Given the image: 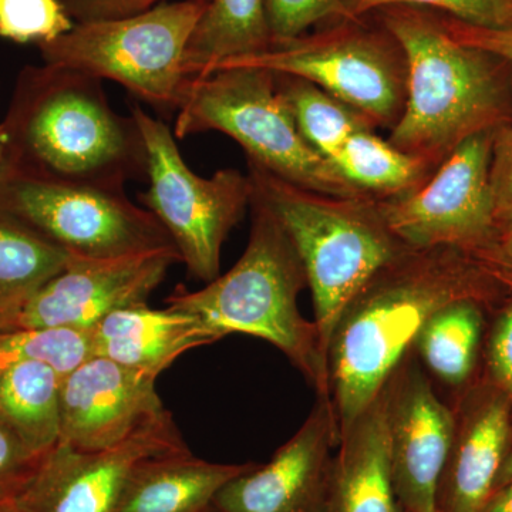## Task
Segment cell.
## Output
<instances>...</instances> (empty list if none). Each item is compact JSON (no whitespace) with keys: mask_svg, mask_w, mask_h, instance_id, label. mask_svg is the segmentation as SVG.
I'll list each match as a JSON object with an SVG mask.
<instances>
[{"mask_svg":"<svg viewBox=\"0 0 512 512\" xmlns=\"http://www.w3.org/2000/svg\"><path fill=\"white\" fill-rule=\"evenodd\" d=\"M503 292L457 249L407 248L382 266L348 303L329 340V392L339 439L412 352L434 312L466 298L491 308Z\"/></svg>","mask_w":512,"mask_h":512,"instance_id":"obj_1","label":"cell"},{"mask_svg":"<svg viewBox=\"0 0 512 512\" xmlns=\"http://www.w3.org/2000/svg\"><path fill=\"white\" fill-rule=\"evenodd\" d=\"M0 126V171L114 191L146 174L136 121L111 109L101 80L87 74L45 63L25 67Z\"/></svg>","mask_w":512,"mask_h":512,"instance_id":"obj_2","label":"cell"},{"mask_svg":"<svg viewBox=\"0 0 512 512\" xmlns=\"http://www.w3.org/2000/svg\"><path fill=\"white\" fill-rule=\"evenodd\" d=\"M383 25L407 66L406 104L389 141L433 170L460 144L512 123L503 60L461 45L443 20L414 8H384Z\"/></svg>","mask_w":512,"mask_h":512,"instance_id":"obj_3","label":"cell"},{"mask_svg":"<svg viewBox=\"0 0 512 512\" xmlns=\"http://www.w3.org/2000/svg\"><path fill=\"white\" fill-rule=\"evenodd\" d=\"M252 227L244 254L227 274L200 291L178 285L167 308L195 316L220 338L244 333L281 350L316 394H328V357L315 322L303 318L298 299L308 286L298 252L274 215L251 198Z\"/></svg>","mask_w":512,"mask_h":512,"instance_id":"obj_4","label":"cell"},{"mask_svg":"<svg viewBox=\"0 0 512 512\" xmlns=\"http://www.w3.org/2000/svg\"><path fill=\"white\" fill-rule=\"evenodd\" d=\"M252 197L268 208L298 252L311 288L320 345L328 357L336 322L357 292L402 254L376 198H343L288 183L248 161Z\"/></svg>","mask_w":512,"mask_h":512,"instance_id":"obj_5","label":"cell"},{"mask_svg":"<svg viewBox=\"0 0 512 512\" xmlns=\"http://www.w3.org/2000/svg\"><path fill=\"white\" fill-rule=\"evenodd\" d=\"M227 134L248 161L288 183L343 198H372L349 184L299 133L275 73L231 67L191 79L175 119V138Z\"/></svg>","mask_w":512,"mask_h":512,"instance_id":"obj_6","label":"cell"},{"mask_svg":"<svg viewBox=\"0 0 512 512\" xmlns=\"http://www.w3.org/2000/svg\"><path fill=\"white\" fill-rule=\"evenodd\" d=\"M205 8V0L164 2L128 18L77 23L37 47L49 66L111 80L153 109L177 111L191 80L185 49Z\"/></svg>","mask_w":512,"mask_h":512,"instance_id":"obj_7","label":"cell"},{"mask_svg":"<svg viewBox=\"0 0 512 512\" xmlns=\"http://www.w3.org/2000/svg\"><path fill=\"white\" fill-rule=\"evenodd\" d=\"M130 116L146 148L150 187L141 195L144 208L167 229L188 274L208 284L220 276L222 245L251 205V180L235 168L200 177L185 163L164 121L137 103Z\"/></svg>","mask_w":512,"mask_h":512,"instance_id":"obj_8","label":"cell"},{"mask_svg":"<svg viewBox=\"0 0 512 512\" xmlns=\"http://www.w3.org/2000/svg\"><path fill=\"white\" fill-rule=\"evenodd\" d=\"M356 23L272 42L265 52L218 64L214 72L256 67L306 80L362 114L373 128H393L406 104V59L389 33L382 36Z\"/></svg>","mask_w":512,"mask_h":512,"instance_id":"obj_9","label":"cell"},{"mask_svg":"<svg viewBox=\"0 0 512 512\" xmlns=\"http://www.w3.org/2000/svg\"><path fill=\"white\" fill-rule=\"evenodd\" d=\"M0 210L76 258L177 249L156 215L134 204L126 191L0 171Z\"/></svg>","mask_w":512,"mask_h":512,"instance_id":"obj_10","label":"cell"},{"mask_svg":"<svg viewBox=\"0 0 512 512\" xmlns=\"http://www.w3.org/2000/svg\"><path fill=\"white\" fill-rule=\"evenodd\" d=\"M493 134L468 138L417 190L376 200L394 237L409 248H451L468 256L494 238L500 218L490 181Z\"/></svg>","mask_w":512,"mask_h":512,"instance_id":"obj_11","label":"cell"},{"mask_svg":"<svg viewBox=\"0 0 512 512\" xmlns=\"http://www.w3.org/2000/svg\"><path fill=\"white\" fill-rule=\"evenodd\" d=\"M178 249H158L109 259L72 256L69 265L39 289L8 330L67 328L89 332L110 313L147 303Z\"/></svg>","mask_w":512,"mask_h":512,"instance_id":"obj_12","label":"cell"},{"mask_svg":"<svg viewBox=\"0 0 512 512\" xmlns=\"http://www.w3.org/2000/svg\"><path fill=\"white\" fill-rule=\"evenodd\" d=\"M170 412L117 446L79 451L57 444L9 512H113L134 466L147 457L187 450Z\"/></svg>","mask_w":512,"mask_h":512,"instance_id":"obj_13","label":"cell"},{"mask_svg":"<svg viewBox=\"0 0 512 512\" xmlns=\"http://www.w3.org/2000/svg\"><path fill=\"white\" fill-rule=\"evenodd\" d=\"M394 493L402 512H437V488L453 440L454 410L409 353L384 384Z\"/></svg>","mask_w":512,"mask_h":512,"instance_id":"obj_14","label":"cell"},{"mask_svg":"<svg viewBox=\"0 0 512 512\" xmlns=\"http://www.w3.org/2000/svg\"><path fill=\"white\" fill-rule=\"evenodd\" d=\"M335 410L318 394L301 429L269 463L254 464L218 491L208 512H325L338 448Z\"/></svg>","mask_w":512,"mask_h":512,"instance_id":"obj_15","label":"cell"},{"mask_svg":"<svg viewBox=\"0 0 512 512\" xmlns=\"http://www.w3.org/2000/svg\"><path fill=\"white\" fill-rule=\"evenodd\" d=\"M157 377L93 356L63 377L60 444L79 451L106 450L123 443L167 413Z\"/></svg>","mask_w":512,"mask_h":512,"instance_id":"obj_16","label":"cell"},{"mask_svg":"<svg viewBox=\"0 0 512 512\" xmlns=\"http://www.w3.org/2000/svg\"><path fill=\"white\" fill-rule=\"evenodd\" d=\"M437 512H480L493 494L512 446V402L485 377L463 389Z\"/></svg>","mask_w":512,"mask_h":512,"instance_id":"obj_17","label":"cell"},{"mask_svg":"<svg viewBox=\"0 0 512 512\" xmlns=\"http://www.w3.org/2000/svg\"><path fill=\"white\" fill-rule=\"evenodd\" d=\"M93 355L158 377L188 350L218 342L204 323L175 309L147 303L110 313L93 329Z\"/></svg>","mask_w":512,"mask_h":512,"instance_id":"obj_18","label":"cell"},{"mask_svg":"<svg viewBox=\"0 0 512 512\" xmlns=\"http://www.w3.org/2000/svg\"><path fill=\"white\" fill-rule=\"evenodd\" d=\"M325 512H402L390 466L384 390L340 436Z\"/></svg>","mask_w":512,"mask_h":512,"instance_id":"obj_19","label":"cell"},{"mask_svg":"<svg viewBox=\"0 0 512 512\" xmlns=\"http://www.w3.org/2000/svg\"><path fill=\"white\" fill-rule=\"evenodd\" d=\"M254 464L210 463L188 448L144 458L128 474L113 512H208L218 491Z\"/></svg>","mask_w":512,"mask_h":512,"instance_id":"obj_20","label":"cell"},{"mask_svg":"<svg viewBox=\"0 0 512 512\" xmlns=\"http://www.w3.org/2000/svg\"><path fill=\"white\" fill-rule=\"evenodd\" d=\"M274 42L266 0H208L183 57L188 79L210 76L218 64L265 52Z\"/></svg>","mask_w":512,"mask_h":512,"instance_id":"obj_21","label":"cell"},{"mask_svg":"<svg viewBox=\"0 0 512 512\" xmlns=\"http://www.w3.org/2000/svg\"><path fill=\"white\" fill-rule=\"evenodd\" d=\"M63 377L43 362H23L0 375V423L39 454L60 441Z\"/></svg>","mask_w":512,"mask_h":512,"instance_id":"obj_22","label":"cell"},{"mask_svg":"<svg viewBox=\"0 0 512 512\" xmlns=\"http://www.w3.org/2000/svg\"><path fill=\"white\" fill-rule=\"evenodd\" d=\"M487 308L477 299H457L434 312L417 333L414 355L441 383L453 389H466L471 383Z\"/></svg>","mask_w":512,"mask_h":512,"instance_id":"obj_23","label":"cell"},{"mask_svg":"<svg viewBox=\"0 0 512 512\" xmlns=\"http://www.w3.org/2000/svg\"><path fill=\"white\" fill-rule=\"evenodd\" d=\"M70 259L36 229L0 210V330H8L29 299Z\"/></svg>","mask_w":512,"mask_h":512,"instance_id":"obj_24","label":"cell"},{"mask_svg":"<svg viewBox=\"0 0 512 512\" xmlns=\"http://www.w3.org/2000/svg\"><path fill=\"white\" fill-rule=\"evenodd\" d=\"M329 161L349 184L376 200L409 194L434 173L426 161L404 153L373 130L357 131Z\"/></svg>","mask_w":512,"mask_h":512,"instance_id":"obj_25","label":"cell"},{"mask_svg":"<svg viewBox=\"0 0 512 512\" xmlns=\"http://www.w3.org/2000/svg\"><path fill=\"white\" fill-rule=\"evenodd\" d=\"M275 76L299 133L313 150L328 160L357 131L375 130L362 114L315 84L284 74L275 73Z\"/></svg>","mask_w":512,"mask_h":512,"instance_id":"obj_26","label":"cell"},{"mask_svg":"<svg viewBox=\"0 0 512 512\" xmlns=\"http://www.w3.org/2000/svg\"><path fill=\"white\" fill-rule=\"evenodd\" d=\"M92 336L86 330H0V375L23 362H43L62 377L93 357Z\"/></svg>","mask_w":512,"mask_h":512,"instance_id":"obj_27","label":"cell"},{"mask_svg":"<svg viewBox=\"0 0 512 512\" xmlns=\"http://www.w3.org/2000/svg\"><path fill=\"white\" fill-rule=\"evenodd\" d=\"M73 28L60 0H0V36L12 42L39 46Z\"/></svg>","mask_w":512,"mask_h":512,"instance_id":"obj_28","label":"cell"},{"mask_svg":"<svg viewBox=\"0 0 512 512\" xmlns=\"http://www.w3.org/2000/svg\"><path fill=\"white\" fill-rule=\"evenodd\" d=\"M349 18L373 9L390 6H414L443 10L450 18L487 29H512V0H342Z\"/></svg>","mask_w":512,"mask_h":512,"instance_id":"obj_29","label":"cell"},{"mask_svg":"<svg viewBox=\"0 0 512 512\" xmlns=\"http://www.w3.org/2000/svg\"><path fill=\"white\" fill-rule=\"evenodd\" d=\"M274 42L295 39L328 19L352 20L342 0H266Z\"/></svg>","mask_w":512,"mask_h":512,"instance_id":"obj_30","label":"cell"},{"mask_svg":"<svg viewBox=\"0 0 512 512\" xmlns=\"http://www.w3.org/2000/svg\"><path fill=\"white\" fill-rule=\"evenodd\" d=\"M46 456L26 446L0 423V503L12 501L25 490Z\"/></svg>","mask_w":512,"mask_h":512,"instance_id":"obj_31","label":"cell"},{"mask_svg":"<svg viewBox=\"0 0 512 512\" xmlns=\"http://www.w3.org/2000/svg\"><path fill=\"white\" fill-rule=\"evenodd\" d=\"M512 295V293H511ZM487 376L512 402V298L498 311L485 350Z\"/></svg>","mask_w":512,"mask_h":512,"instance_id":"obj_32","label":"cell"},{"mask_svg":"<svg viewBox=\"0 0 512 512\" xmlns=\"http://www.w3.org/2000/svg\"><path fill=\"white\" fill-rule=\"evenodd\" d=\"M490 181L495 208L501 220L512 214V123L494 130Z\"/></svg>","mask_w":512,"mask_h":512,"instance_id":"obj_33","label":"cell"},{"mask_svg":"<svg viewBox=\"0 0 512 512\" xmlns=\"http://www.w3.org/2000/svg\"><path fill=\"white\" fill-rule=\"evenodd\" d=\"M470 258L495 284L512 293V214L501 218L494 238Z\"/></svg>","mask_w":512,"mask_h":512,"instance_id":"obj_34","label":"cell"},{"mask_svg":"<svg viewBox=\"0 0 512 512\" xmlns=\"http://www.w3.org/2000/svg\"><path fill=\"white\" fill-rule=\"evenodd\" d=\"M77 23L100 22L138 15L167 0H60ZM208 2V0H205Z\"/></svg>","mask_w":512,"mask_h":512,"instance_id":"obj_35","label":"cell"},{"mask_svg":"<svg viewBox=\"0 0 512 512\" xmlns=\"http://www.w3.org/2000/svg\"><path fill=\"white\" fill-rule=\"evenodd\" d=\"M447 32L461 45L483 50L512 67V29H487L454 18L443 20Z\"/></svg>","mask_w":512,"mask_h":512,"instance_id":"obj_36","label":"cell"},{"mask_svg":"<svg viewBox=\"0 0 512 512\" xmlns=\"http://www.w3.org/2000/svg\"><path fill=\"white\" fill-rule=\"evenodd\" d=\"M480 512H512V480L494 490Z\"/></svg>","mask_w":512,"mask_h":512,"instance_id":"obj_37","label":"cell"},{"mask_svg":"<svg viewBox=\"0 0 512 512\" xmlns=\"http://www.w3.org/2000/svg\"><path fill=\"white\" fill-rule=\"evenodd\" d=\"M512 480V446L510 453H508L507 458H505V463L503 468H501L500 476L497 478V483H495L494 490L500 488L501 485L508 483V481Z\"/></svg>","mask_w":512,"mask_h":512,"instance_id":"obj_38","label":"cell"},{"mask_svg":"<svg viewBox=\"0 0 512 512\" xmlns=\"http://www.w3.org/2000/svg\"><path fill=\"white\" fill-rule=\"evenodd\" d=\"M5 133H3V128L0 126V165H2L3 156H5Z\"/></svg>","mask_w":512,"mask_h":512,"instance_id":"obj_39","label":"cell"},{"mask_svg":"<svg viewBox=\"0 0 512 512\" xmlns=\"http://www.w3.org/2000/svg\"><path fill=\"white\" fill-rule=\"evenodd\" d=\"M9 503V501H8ZM8 503H0V512H9Z\"/></svg>","mask_w":512,"mask_h":512,"instance_id":"obj_40","label":"cell"}]
</instances>
